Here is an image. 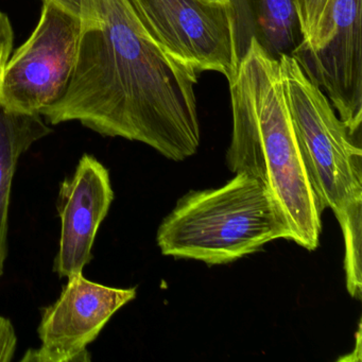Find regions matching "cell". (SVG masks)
Returning <instances> with one entry per match:
<instances>
[{
  "instance_id": "8",
  "label": "cell",
  "mask_w": 362,
  "mask_h": 362,
  "mask_svg": "<svg viewBox=\"0 0 362 362\" xmlns=\"http://www.w3.org/2000/svg\"><path fill=\"white\" fill-rule=\"evenodd\" d=\"M362 0H334L330 39L322 47L304 44L293 52L307 78L327 97L339 118L361 136Z\"/></svg>"
},
{
  "instance_id": "9",
  "label": "cell",
  "mask_w": 362,
  "mask_h": 362,
  "mask_svg": "<svg viewBox=\"0 0 362 362\" xmlns=\"http://www.w3.org/2000/svg\"><path fill=\"white\" fill-rule=\"evenodd\" d=\"M113 200L109 170L95 156L84 154L59 189L61 236L54 264L59 276L82 273L90 264L97 232Z\"/></svg>"
},
{
  "instance_id": "2",
  "label": "cell",
  "mask_w": 362,
  "mask_h": 362,
  "mask_svg": "<svg viewBox=\"0 0 362 362\" xmlns=\"http://www.w3.org/2000/svg\"><path fill=\"white\" fill-rule=\"evenodd\" d=\"M228 84L233 118L228 169L260 180L283 214L292 241L315 251L324 209L286 103L279 61L253 40Z\"/></svg>"
},
{
  "instance_id": "11",
  "label": "cell",
  "mask_w": 362,
  "mask_h": 362,
  "mask_svg": "<svg viewBox=\"0 0 362 362\" xmlns=\"http://www.w3.org/2000/svg\"><path fill=\"white\" fill-rule=\"evenodd\" d=\"M52 133L40 114L10 111L0 103V277L8 256L12 181L21 156Z\"/></svg>"
},
{
  "instance_id": "5",
  "label": "cell",
  "mask_w": 362,
  "mask_h": 362,
  "mask_svg": "<svg viewBox=\"0 0 362 362\" xmlns=\"http://www.w3.org/2000/svg\"><path fill=\"white\" fill-rule=\"evenodd\" d=\"M82 20L43 1L39 24L8 59L0 75V103L10 111L40 114L62 98L73 77Z\"/></svg>"
},
{
  "instance_id": "10",
  "label": "cell",
  "mask_w": 362,
  "mask_h": 362,
  "mask_svg": "<svg viewBox=\"0 0 362 362\" xmlns=\"http://www.w3.org/2000/svg\"><path fill=\"white\" fill-rule=\"evenodd\" d=\"M226 7L237 67L253 40L276 61L305 41L296 0H226Z\"/></svg>"
},
{
  "instance_id": "14",
  "label": "cell",
  "mask_w": 362,
  "mask_h": 362,
  "mask_svg": "<svg viewBox=\"0 0 362 362\" xmlns=\"http://www.w3.org/2000/svg\"><path fill=\"white\" fill-rule=\"evenodd\" d=\"M13 44V29L9 18L0 10V47L11 48Z\"/></svg>"
},
{
  "instance_id": "7",
  "label": "cell",
  "mask_w": 362,
  "mask_h": 362,
  "mask_svg": "<svg viewBox=\"0 0 362 362\" xmlns=\"http://www.w3.org/2000/svg\"><path fill=\"white\" fill-rule=\"evenodd\" d=\"M67 279L58 300L42 311L37 328L41 346L27 351L21 361H90L88 345L111 317L136 296V288L107 287L88 281L82 273Z\"/></svg>"
},
{
  "instance_id": "17",
  "label": "cell",
  "mask_w": 362,
  "mask_h": 362,
  "mask_svg": "<svg viewBox=\"0 0 362 362\" xmlns=\"http://www.w3.org/2000/svg\"><path fill=\"white\" fill-rule=\"evenodd\" d=\"M205 1H215V3H226V0H205Z\"/></svg>"
},
{
  "instance_id": "15",
  "label": "cell",
  "mask_w": 362,
  "mask_h": 362,
  "mask_svg": "<svg viewBox=\"0 0 362 362\" xmlns=\"http://www.w3.org/2000/svg\"><path fill=\"white\" fill-rule=\"evenodd\" d=\"M43 1H47V0H43ZM48 1L57 4V5L64 8L65 10L71 12V13L79 16L82 20V16H83V0H48Z\"/></svg>"
},
{
  "instance_id": "3",
  "label": "cell",
  "mask_w": 362,
  "mask_h": 362,
  "mask_svg": "<svg viewBox=\"0 0 362 362\" xmlns=\"http://www.w3.org/2000/svg\"><path fill=\"white\" fill-rule=\"evenodd\" d=\"M276 239L292 240L291 230L266 185L247 173L221 187L188 192L156 236L163 255L209 266L236 262Z\"/></svg>"
},
{
  "instance_id": "1",
  "label": "cell",
  "mask_w": 362,
  "mask_h": 362,
  "mask_svg": "<svg viewBox=\"0 0 362 362\" xmlns=\"http://www.w3.org/2000/svg\"><path fill=\"white\" fill-rule=\"evenodd\" d=\"M199 75L158 42L131 0H83L73 77L40 115L139 141L181 162L200 146Z\"/></svg>"
},
{
  "instance_id": "13",
  "label": "cell",
  "mask_w": 362,
  "mask_h": 362,
  "mask_svg": "<svg viewBox=\"0 0 362 362\" xmlns=\"http://www.w3.org/2000/svg\"><path fill=\"white\" fill-rule=\"evenodd\" d=\"M18 346V337L13 324L7 317H0V362L13 359Z\"/></svg>"
},
{
  "instance_id": "12",
  "label": "cell",
  "mask_w": 362,
  "mask_h": 362,
  "mask_svg": "<svg viewBox=\"0 0 362 362\" xmlns=\"http://www.w3.org/2000/svg\"><path fill=\"white\" fill-rule=\"evenodd\" d=\"M334 0H296L307 47L320 48L332 35L330 16Z\"/></svg>"
},
{
  "instance_id": "16",
  "label": "cell",
  "mask_w": 362,
  "mask_h": 362,
  "mask_svg": "<svg viewBox=\"0 0 362 362\" xmlns=\"http://www.w3.org/2000/svg\"><path fill=\"white\" fill-rule=\"evenodd\" d=\"M11 50V48L0 47V75H1V71H3L6 62H7L8 59H9Z\"/></svg>"
},
{
  "instance_id": "6",
  "label": "cell",
  "mask_w": 362,
  "mask_h": 362,
  "mask_svg": "<svg viewBox=\"0 0 362 362\" xmlns=\"http://www.w3.org/2000/svg\"><path fill=\"white\" fill-rule=\"evenodd\" d=\"M152 35L197 73L232 81L237 71L226 3L205 0H131Z\"/></svg>"
},
{
  "instance_id": "4",
  "label": "cell",
  "mask_w": 362,
  "mask_h": 362,
  "mask_svg": "<svg viewBox=\"0 0 362 362\" xmlns=\"http://www.w3.org/2000/svg\"><path fill=\"white\" fill-rule=\"evenodd\" d=\"M279 63L292 124L323 209L334 211L345 245L361 243V136L337 116L327 97L308 79L292 57Z\"/></svg>"
}]
</instances>
